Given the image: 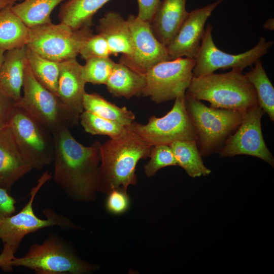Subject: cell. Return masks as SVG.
I'll return each instance as SVG.
<instances>
[{"instance_id":"36","label":"cell","mask_w":274,"mask_h":274,"mask_svg":"<svg viewBox=\"0 0 274 274\" xmlns=\"http://www.w3.org/2000/svg\"><path fill=\"white\" fill-rule=\"evenodd\" d=\"M16 201L8 190L0 186V218L11 216L16 211Z\"/></svg>"},{"instance_id":"25","label":"cell","mask_w":274,"mask_h":274,"mask_svg":"<svg viewBox=\"0 0 274 274\" xmlns=\"http://www.w3.org/2000/svg\"><path fill=\"white\" fill-rule=\"evenodd\" d=\"M67 0H22L12 6L13 11L28 27L51 23V14L54 9Z\"/></svg>"},{"instance_id":"7","label":"cell","mask_w":274,"mask_h":274,"mask_svg":"<svg viewBox=\"0 0 274 274\" xmlns=\"http://www.w3.org/2000/svg\"><path fill=\"white\" fill-rule=\"evenodd\" d=\"M12 267H24L38 274H88L97 265L88 263L76 254L59 236L49 235L41 244H34L22 257H15Z\"/></svg>"},{"instance_id":"29","label":"cell","mask_w":274,"mask_h":274,"mask_svg":"<svg viewBox=\"0 0 274 274\" xmlns=\"http://www.w3.org/2000/svg\"><path fill=\"white\" fill-rule=\"evenodd\" d=\"M80 121L86 132L92 135H107L110 139L120 136L126 129V127L117 122L87 111H84L81 114Z\"/></svg>"},{"instance_id":"6","label":"cell","mask_w":274,"mask_h":274,"mask_svg":"<svg viewBox=\"0 0 274 274\" xmlns=\"http://www.w3.org/2000/svg\"><path fill=\"white\" fill-rule=\"evenodd\" d=\"M22 89L23 94L16 105L23 109L52 135L78 124L80 115L71 111L58 96L37 80L28 61Z\"/></svg>"},{"instance_id":"40","label":"cell","mask_w":274,"mask_h":274,"mask_svg":"<svg viewBox=\"0 0 274 274\" xmlns=\"http://www.w3.org/2000/svg\"><path fill=\"white\" fill-rule=\"evenodd\" d=\"M18 1H22V0H18Z\"/></svg>"},{"instance_id":"31","label":"cell","mask_w":274,"mask_h":274,"mask_svg":"<svg viewBox=\"0 0 274 274\" xmlns=\"http://www.w3.org/2000/svg\"><path fill=\"white\" fill-rule=\"evenodd\" d=\"M150 160L144 166L145 175L148 177L155 175L161 168L177 165V162L169 145L152 146L149 155Z\"/></svg>"},{"instance_id":"8","label":"cell","mask_w":274,"mask_h":274,"mask_svg":"<svg viewBox=\"0 0 274 274\" xmlns=\"http://www.w3.org/2000/svg\"><path fill=\"white\" fill-rule=\"evenodd\" d=\"M90 26L73 29L63 23L29 28L26 47L48 59L61 62L75 58L92 35Z\"/></svg>"},{"instance_id":"38","label":"cell","mask_w":274,"mask_h":274,"mask_svg":"<svg viewBox=\"0 0 274 274\" xmlns=\"http://www.w3.org/2000/svg\"><path fill=\"white\" fill-rule=\"evenodd\" d=\"M264 27L270 29H273V19H268L264 25Z\"/></svg>"},{"instance_id":"17","label":"cell","mask_w":274,"mask_h":274,"mask_svg":"<svg viewBox=\"0 0 274 274\" xmlns=\"http://www.w3.org/2000/svg\"><path fill=\"white\" fill-rule=\"evenodd\" d=\"M31 169L23 159L10 127L0 129V186L9 190Z\"/></svg>"},{"instance_id":"32","label":"cell","mask_w":274,"mask_h":274,"mask_svg":"<svg viewBox=\"0 0 274 274\" xmlns=\"http://www.w3.org/2000/svg\"><path fill=\"white\" fill-rule=\"evenodd\" d=\"M79 54L86 60L93 57H109L112 53L106 39L98 33L91 35L87 39Z\"/></svg>"},{"instance_id":"20","label":"cell","mask_w":274,"mask_h":274,"mask_svg":"<svg viewBox=\"0 0 274 274\" xmlns=\"http://www.w3.org/2000/svg\"><path fill=\"white\" fill-rule=\"evenodd\" d=\"M27 47L6 51L0 69V90L16 103L21 98L27 62Z\"/></svg>"},{"instance_id":"23","label":"cell","mask_w":274,"mask_h":274,"mask_svg":"<svg viewBox=\"0 0 274 274\" xmlns=\"http://www.w3.org/2000/svg\"><path fill=\"white\" fill-rule=\"evenodd\" d=\"M9 5L0 9V49L5 51L26 46L29 28Z\"/></svg>"},{"instance_id":"15","label":"cell","mask_w":274,"mask_h":274,"mask_svg":"<svg viewBox=\"0 0 274 274\" xmlns=\"http://www.w3.org/2000/svg\"><path fill=\"white\" fill-rule=\"evenodd\" d=\"M224 1L217 0L189 12L175 38L166 46L171 59L181 57L195 58L200 46L208 19Z\"/></svg>"},{"instance_id":"1","label":"cell","mask_w":274,"mask_h":274,"mask_svg":"<svg viewBox=\"0 0 274 274\" xmlns=\"http://www.w3.org/2000/svg\"><path fill=\"white\" fill-rule=\"evenodd\" d=\"M54 146L53 180L71 199L91 201L98 190L100 147L79 143L69 129L52 134Z\"/></svg>"},{"instance_id":"21","label":"cell","mask_w":274,"mask_h":274,"mask_svg":"<svg viewBox=\"0 0 274 274\" xmlns=\"http://www.w3.org/2000/svg\"><path fill=\"white\" fill-rule=\"evenodd\" d=\"M106 85L114 97L129 99L142 95L146 79L145 74L123 61L115 63Z\"/></svg>"},{"instance_id":"28","label":"cell","mask_w":274,"mask_h":274,"mask_svg":"<svg viewBox=\"0 0 274 274\" xmlns=\"http://www.w3.org/2000/svg\"><path fill=\"white\" fill-rule=\"evenodd\" d=\"M26 55L28 64L37 80L57 96L60 62L45 58L27 47Z\"/></svg>"},{"instance_id":"5","label":"cell","mask_w":274,"mask_h":274,"mask_svg":"<svg viewBox=\"0 0 274 274\" xmlns=\"http://www.w3.org/2000/svg\"><path fill=\"white\" fill-rule=\"evenodd\" d=\"M185 105L203 156L219 152L239 125L244 113L208 107L186 92Z\"/></svg>"},{"instance_id":"16","label":"cell","mask_w":274,"mask_h":274,"mask_svg":"<svg viewBox=\"0 0 274 274\" xmlns=\"http://www.w3.org/2000/svg\"><path fill=\"white\" fill-rule=\"evenodd\" d=\"M82 66L76 58L60 62L57 94L71 111L81 115L86 84L82 76Z\"/></svg>"},{"instance_id":"18","label":"cell","mask_w":274,"mask_h":274,"mask_svg":"<svg viewBox=\"0 0 274 274\" xmlns=\"http://www.w3.org/2000/svg\"><path fill=\"white\" fill-rule=\"evenodd\" d=\"M187 0H162L151 22L152 31L158 40L167 46L175 38L189 12Z\"/></svg>"},{"instance_id":"39","label":"cell","mask_w":274,"mask_h":274,"mask_svg":"<svg viewBox=\"0 0 274 274\" xmlns=\"http://www.w3.org/2000/svg\"><path fill=\"white\" fill-rule=\"evenodd\" d=\"M6 51L0 49V69L3 62L4 54Z\"/></svg>"},{"instance_id":"2","label":"cell","mask_w":274,"mask_h":274,"mask_svg":"<svg viewBox=\"0 0 274 274\" xmlns=\"http://www.w3.org/2000/svg\"><path fill=\"white\" fill-rule=\"evenodd\" d=\"M152 147L129 127L101 144L98 190L108 194L117 189L127 191L129 185L136 184L137 164L149 157Z\"/></svg>"},{"instance_id":"12","label":"cell","mask_w":274,"mask_h":274,"mask_svg":"<svg viewBox=\"0 0 274 274\" xmlns=\"http://www.w3.org/2000/svg\"><path fill=\"white\" fill-rule=\"evenodd\" d=\"M212 26L208 24L198 53L194 58L193 77H199L214 73L219 69L238 68L243 70L254 64L266 54L273 45L272 41H266L261 37L256 46L242 53L232 54L226 53L215 45L212 37Z\"/></svg>"},{"instance_id":"30","label":"cell","mask_w":274,"mask_h":274,"mask_svg":"<svg viewBox=\"0 0 274 274\" xmlns=\"http://www.w3.org/2000/svg\"><path fill=\"white\" fill-rule=\"evenodd\" d=\"M116 62L109 57H93L82 66V76L86 83L106 85Z\"/></svg>"},{"instance_id":"34","label":"cell","mask_w":274,"mask_h":274,"mask_svg":"<svg viewBox=\"0 0 274 274\" xmlns=\"http://www.w3.org/2000/svg\"><path fill=\"white\" fill-rule=\"evenodd\" d=\"M16 106V102L0 90V129L8 126L11 115Z\"/></svg>"},{"instance_id":"35","label":"cell","mask_w":274,"mask_h":274,"mask_svg":"<svg viewBox=\"0 0 274 274\" xmlns=\"http://www.w3.org/2000/svg\"><path fill=\"white\" fill-rule=\"evenodd\" d=\"M138 5L137 16L142 20L150 22L161 0H136Z\"/></svg>"},{"instance_id":"26","label":"cell","mask_w":274,"mask_h":274,"mask_svg":"<svg viewBox=\"0 0 274 274\" xmlns=\"http://www.w3.org/2000/svg\"><path fill=\"white\" fill-rule=\"evenodd\" d=\"M177 162L191 178L206 176L211 169L203 164L196 141H179L170 145Z\"/></svg>"},{"instance_id":"19","label":"cell","mask_w":274,"mask_h":274,"mask_svg":"<svg viewBox=\"0 0 274 274\" xmlns=\"http://www.w3.org/2000/svg\"><path fill=\"white\" fill-rule=\"evenodd\" d=\"M97 30L107 40L112 54L122 53L126 60L132 55L130 29L126 19L115 11H108L99 19Z\"/></svg>"},{"instance_id":"14","label":"cell","mask_w":274,"mask_h":274,"mask_svg":"<svg viewBox=\"0 0 274 274\" xmlns=\"http://www.w3.org/2000/svg\"><path fill=\"white\" fill-rule=\"evenodd\" d=\"M126 20L131 31L133 53L130 59L123 62L145 74L154 65L171 59L166 46L156 38L149 22L132 15Z\"/></svg>"},{"instance_id":"33","label":"cell","mask_w":274,"mask_h":274,"mask_svg":"<svg viewBox=\"0 0 274 274\" xmlns=\"http://www.w3.org/2000/svg\"><path fill=\"white\" fill-rule=\"evenodd\" d=\"M105 206L107 210L113 215H121L127 212L130 207V198L127 191L117 189L109 192Z\"/></svg>"},{"instance_id":"10","label":"cell","mask_w":274,"mask_h":274,"mask_svg":"<svg viewBox=\"0 0 274 274\" xmlns=\"http://www.w3.org/2000/svg\"><path fill=\"white\" fill-rule=\"evenodd\" d=\"M195 59L181 57L159 62L145 73L146 85L142 96L160 104L185 94L193 77Z\"/></svg>"},{"instance_id":"9","label":"cell","mask_w":274,"mask_h":274,"mask_svg":"<svg viewBox=\"0 0 274 274\" xmlns=\"http://www.w3.org/2000/svg\"><path fill=\"white\" fill-rule=\"evenodd\" d=\"M19 152L32 169L41 170L53 162L54 146L51 133L16 105L9 119Z\"/></svg>"},{"instance_id":"37","label":"cell","mask_w":274,"mask_h":274,"mask_svg":"<svg viewBox=\"0 0 274 274\" xmlns=\"http://www.w3.org/2000/svg\"><path fill=\"white\" fill-rule=\"evenodd\" d=\"M18 0H0V9L11 4H14Z\"/></svg>"},{"instance_id":"27","label":"cell","mask_w":274,"mask_h":274,"mask_svg":"<svg viewBox=\"0 0 274 274\" xmlns=\"http://www.w3.org/2000/svg\"><path fill=\"white\" fill-rule=\"evenodd\" d=\"M254 64V67L245 75L256 91L259 107L273 122L274 87L263 67L261 60H258Z\"/></svg>"},{"instance_id":"4","label":"cell","mask_w":274,"mask_h":274,"mask_svg":"<svg viewBox=\"0 0 274 274\" xmlns=\"http://www.w3.org/2000/svg\"><path fill=\"white\" fill-rule=\"evenodd\" d=\"M242 71L233 68L220 74L214 73L193 77L186 92L210 107L245 112L258 106L256 91Z\"/></svg>"},{"instance_id":"22","label":"cell","mask_w":274,"mask_h":274,"mask_svg":"<svg viewBox=\"0 0 274 274\" xmlns=\"http://www.w3.org/2000/svg\"><path fill=\"white\" fill-rule=\"evenodd\" d=\"M111 0H67L60 7L58 18L61 23L78 29L91 26L94 15Z\"/></svg>"},{"instance_id":"3","label":"cell","mask_w":274,"mask_h":274,"mask_svg":"<svg viewBox=\"0 0 274 274\" xmlns=\"http://www.w3.org/2000/svg\"><path fill=\"white\" fill-rule=\"evenodd\" d=\"M52 176L46 171L31 189L29 200L17 214L0 218V239L3 249L0 254V268L5 272L13 269L11 261L15 257L22 241L29 233L52 226L64 229H79L77 225L66 217L59 215L51 209L43 211L45 219L38 217L33 208L35 197L42 187L51 179Z\"/></svg>"},{"instance_id":"11","label":"cell","mask_w":274,"mask_h":274,"mask_svg":"<svg viewBox=\"0 0 274 274\" xmlns=\"http://www.w3.org/2000/svg\"><path fill=\"white\" fill-rule=\"evenodd\" d=\"M185 94L175 99L172 109L164 116H151L145 124L132 123L128 127L152 146L166 145L179 141H196L193 127L185 105Z\"/></svg>"},{"instance_id":"24","label":"cell","mask_w":274,"mask_h":274,"mask_svg":"<svg viewBox=\"0 0 274 274\" xmlns=\"http://www.w3.org/2000/svg\"><path fill=\"white\" fill-rule=\"evenodd\" d=\"M84 111L128 127L134 121L133 113L125 107H119L97 93H85L83 98Z\"/></svg>"},{"instance_id":"13","label":"cell","mask_w":274,"mask_h":274,"mask_svg":"<svg viewBox=\"0 0 274 274\" xmlns=\"http://www.w3.org/2000/svg\"><path fill=\"white\" fill-rule=\"evenodd\" d=\"M264 114L259 106L245 112L239 125L226 140L218 152L219 155L221 157L252 156L273 167V157L265 143L262 132L261 120Z\"/></svg>"}]
</instances>
